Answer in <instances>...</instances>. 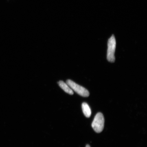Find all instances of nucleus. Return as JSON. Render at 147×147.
<instances>
[{
    "instance_id": "4",
    "label": "nucleus",
    "mask_w": 147,
    "mask_h": 147,
    "mask_svg": "<svg viewBox=\"0 0 147 147\" xmlns=\"http://www.w3.org/2000/svg\"><path fill=\"white\" fill-rule=\"evenodd\" d=\"M59 85L61 89L70 95H73L74 93L73 90L71 89L68 85L63 81H60L58 82Z\"/></svg>"
},
{
    "instance_id": "3",
    "label": "nucleus",
    "mask_w": 147,
    "mask_h": 147,
    "mask_svg": "<svg viewBox=\"0 0 147 147\" xmlns=\"http://www.w3.org/2000/svg\"><path fill=\"white\" fill-rule=\"evenodd\" d=\"M71 89L74 91L78 94L84 97H88L89 96V91L86 88L79 85L71 80H68L66 82Z\"/></svg>"
},
{
    "instance_id": "2",
    "label": "nucleus",
    "mask_w": 147,
    "mask_h": 147,
    "mask_svg": "<svg viewBox=\"0 0 147 147\" xmlns=\"http://www.w3.org/2000/svg\"><path fill=\"white\" fill-rule=\"evenodd\" d=\"M105 119L102 113H99L95 116L92 124V127L96 133L102 132L104 129Z\"/></svg>"
},
{
    "instance_id": "5",
    "label": "nucleus",
    "mask_w": 147,
    "mask_h": 147,
    "mask_svg": "<svg viewBox=\"0 0 147 147\" xmlns=\"http://www.w3.org/2000/svg\"><path fill=\"white\" fill-rule=\"evenodd\" d=\"M82 108L84 115L85 116L89 118L91 115V110L89 106L86 102L82 103Z\"/></svg>"
},
{
    "instance_id": "6",
    "label": "nucleus",
    "mask_w": 147,
    "mask_h": 147,
    "mask_svg": "<svg viewBox=\"0 0 147 147\" xmlns=\"http://www.w3.org/2000/svg\"><path fill=\"white\" fill-rule=\"evenodd\" d=\"M86 147H90V146H89V145L87 144V145H86Z\"/></svg>"
},
{
    "instance_id": "1",
    "label": "nucleus",
    "mask_w": 147,
    "mask_h": 147,
    "mask_svg": "<svg viewBox=\"0 0 147 147\" xmlns=\"http://www.w3.org/2000/svg\"><path fill=\"white\" fill-rule=\"evenodd\" d=\"M116 42L115 36L113 35L108 40V49L107 58L108 61L114 62L115 61V52Z\"/></svg>"
}]
</instances>
